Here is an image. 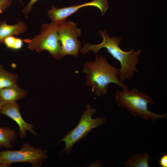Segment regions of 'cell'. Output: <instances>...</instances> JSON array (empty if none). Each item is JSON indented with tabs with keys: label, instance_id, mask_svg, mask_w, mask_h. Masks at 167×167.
Wrapping results in <instances>:
<instances>
[{
	"label": "cell",
	"instance_id": "6da1fadb",
	"mask_svg": "<svg viewBox=\"0 0 167 167\" xmlns=\"http://www.w3.org/2000/svg\"><path fill=\"white\" fill-rule=\"evenodd\" d=\"M99 33L103 37L102 42L97 45L84 43L83 47L80 50V53L85 54L90 51H92L96 55L101 49L106 48L113 58L120 63L119 79L122 81L127 79L130 80L134 76L135 72H139L136 66L139 62V57L142 49H141L135 51L131 48L129 52H124L118 46L122 40L120 37L113 36L110 37L106 31H100Z\"/></svg>",
	"mask_w": 167,
	"mask_h": 167
},
{
	"label": "cell",
	"instance_id": "7a4b0ae2",
	"mask_svg": "<svg viewBox=\"0 0 167 167\" xmlns=\"http://www.w3.org/2000/svg\"><path fill=\"white\" fill-rule=\"evenodd\" d=\"M82 71L86 74V85L92 87V91L100 97L106 95L108 85L113 83L122 89L128 88L119 78V69L110 65L101 55H96L93 62L85 61Z\"/></svg>",
	"mask_w": 167,
	"mask_h": 167
},
{
	"label": "cell",
	"instance_id": "3957f363",
	"mask_svg": "<svg viewBox=\"0 0 167 167\" xmlns=\"http://www.w3.org/2000/svg\"><path fill=\"white\" fill-rule=\"evenodd\" d=\"M115 98L118 105L127 110L133 116L153 121L167 118L166 113L158 114L148 110V104H153L154 101L145 92H139L135 88L118 90Z\"/></svg>",
	"mask_w": 167,
	"mask_h": 167
},
{
	"label": "cell",
	"instance_id": "277c9868",
	"mask_svg": "<svg viewBox=\"0 0 167 167\" xmlns=\"http://www.w3.org/2000/svg\"><path fill=\"white\" fill-rule=\"evenodd\" d=\"M58 21H52L44 24L41 27L40 34L31 39L24 40L27 43L28 49L38 53L46 50L56 59L63 58L61 44L57 30Z\"/></svg>",
	"mask_w": 167,
	"mask_h": 167
},
{
	"label": "cell",
	"instance_id": "5b68a950",
	"mask_svg": "<svg viewBox=\"0 0 167 167\" xmlns=\"http://www.w3.org/2000/svg\"><path fill=\"white\" fill-rule=\"evenodd\" d=\"M96 109L92 107L89 104L86 106V109L82 114L79 122L76 126L68 132L58 144L63 142L65 143V148L60 153H65L69 154L71 152L72 147L78 141L86 137L88 133L94 128L104 124L106 118L98 116L93 119L92 116L96 113Z\"/></svg>",
	"mask_w": 167,
	"mask_h": 167
},
{
	"label": "cell",
	"instance_id": "8992f818",
	"mask_svg": "<svg viewBox=\"0 0 167 167\" xmlns=\"http://www.w3.org/2000/svg\"><path fill=\"white\" fill-rule=\"evenodd\" d=\"M46 151L25 143L19 150L6 149L0 151V164L2 167L10 166L16 162H28L32 166H40L48 157Z\"/></svg>",
	"mask_w": 167,
	"mask_h": 167
},
{
	"label": "cell",
	"instance_id": "52a82bcc",
	"mask_svg": "<svg viewBox=\"0 0 167 167\" xmlns=\"http://www.w3.org/2000/svg\"><path fill=\"white\" fill-rule=\"evenodd\" d=\"M77 23L70 20L58 21L57 32L61 45L62 54L63 57L67 55L75 57L79 56V52L81 44L78 39L81 34V29L77 27Z\"/></svg>",
	"mask_w": 167,
	"mask_h": 167
},
{
	"label": "cell",
	"instance_id": "ba28073f",
	"mask_svg": "<svg viewBox=\"0 0 167 167\" xmlns=\"http://www.w3.org/2000/svg\"><path fill=\"white\" fill-rule=\"evenodd\" d=\"M87 6L97 7L101 11L102 16L106 13L109 8L107 0H93L82 4L61 8H57L53 4L48 10V15L52 21L66 19L68 17L75 13L80 8Z\"/></svg>",
	"mask_w": 167,
	"mask_h": 167
},
{
	"label": "cell",
	"instance_id": "9c48e42d",
	"mask_svg": "<svg viewBox=\"0 0 167 167\" xmlns=\"http://www.w3.org/2000/svg\"><path fill=\"white\" fill-rule=\"evenodd\" d=\"M19 107V104L16 102L3 105L0 111V114L9 117L18 124L20 129V136L21 138L26 137L27 131L33 135H37L38 133L33 129L34 125L27 123L22 118Z\"/></svg>",
	"mask_w": 167,
	"mask_h": 167
},
{
	"label": "cell",
	"instance_id": "30bf717a",
	"mask_svg": "<svg viewBox=\"0 0 167 167\" xmlns=\"http://www.w3.org/2000/svg\"><path fill=\"white\" fill-rule=\"evenodd\" d=\"M27 93L17 84L0 89V103L2 106L15 102L25 97Z\"/></svg>",
	"mask_w": 167,
	"mask_h": 167
},
{
	"label": "cell",
	"instance_id": "8fae6325",
	"mask_svg": "<svg viewBox=\"0 0 167 167\" xmlns=\"http://www.w3.org/2000/svg\"><path fill=\"white\" fill-rule=\"evenodd\" d=\"M6 21L0 22V43H2L6 37L18 35L25 33L27 26L25 23L19 20L16 24L13 25L7 24Z\"/></svg>",
	"mask_w": 167,
	"mask_h": 167
},
{
	"label": "cell",
	"instance_id": "7c38bea8",
	"mask_svg": "<svg viewBox=\"0 0 167 167\" xmlns=\"http://www.w3.org/2000/svg\"><path fill=\"white\" fill-rule=\"evenodd\" d=\"M151 156L146 152L140 154H132L124 162L125 167H149L148 161Z\"/></svg>",
	"mask_w": 167,
	"mask_h": 167
},
{
	"label": "cell",
	"instance_id": "4fadbf2b",
	"mask_svg": "<svg viewBox=\"0 0 167 167\" xmlns=\"http://www.w3.org/2000/svg\"><path fill=\"white\" fill-rule=\"evenodd\" d=\"M17 137L16 131L7 127H0V148L11 149Z\"/></svg>",
	"mask_w": 167,
	"mask_h": 167
},
{
	"label": "cell",
	"instance_id": "5bb4252c",
	"mask_svg": "<svg viewBox=\"0 0 167 167\" xmlns=\"http://www.w3.org/2000/svg\"><path fill=\"white\" fill-rule=\"evenodd\" d=\"M18 78L17 74L6 71L0 64V89L17 84Z\"/></svg>",
	"mask_w": 167,
	"mask_h": 167
},
{
	"label": "cell",
	"instance_id": "9a60e30c",
	"mask_svg": "<svg viewBox=\"0 0 167 167\" xmlns=\"http://www.w3.org/2000/svg\"><path fill=\"white\" fill-rule=\"evenodd\" d=\"M2 43L8 48L19 49H21L22 46L23 41L19 38L11 36L4 39Z\"/></svg>",
	"mask_w": 167,
	"mask_h": 167
},
{
	"label": "cell",
	"instance_id": "2e32d148",
	"mask_svg": "<svg viewBox=\"0 0 167 167\" xmlns=\"http://www.w3.org/2000/svg\"><path fill=\"white\" fill-rule=\"evenodd\" d=\"M12 2V0H0V13L6 10Z\"/></svg>",
	"mask_w": 167,
	"mask_h": 167
},
{
	"label": "cell",
	"instance_id": "e0dca14e",
	"mask_svg": "<svg viewBox=\"0 0 167 167\" xmlns=\"http://www.w3.org/2000/svg\"><path fill=\"white\" fill-rule=\"evenodd\" d=\"M38 0H31L26 7L22 11V12L27 15L30 12L32 9V7L34 3Z\"/></svg>",
	"mask_w": 167,
	"mask_h": 167
},
{
	"label": "cell",
	"instance_id": "ac0fdd59",
	"mask_svg": "<svg viewBox=\"0 0 167 167\" xmlns=\"http://www.w3.org/2000/svg\"><path fill=\"white\" fill-rule=\"evenodd\" d=\"M159 164L161 167H167V154H164L160 157Z\"/></svg>",
	"mask_w": 167,
	"mask_h": 167
},
{
	"label": "cell",
	"instance_id": "d6986e66",
	"mask_svg": "<svg viewBox=\"0 0 167 167\" xmlns=\"http://www.w3.org/2000/svg\"><path fill=\"white\" fill-rule=\"evenodd\" d=\"M90 166H101V165H102V163H101V162L98 161H95V162H94V163H92L91 165L90 164Z\"/></svg>",
	"mask_w": 167,
	"mask_h": 167
},
{
	"label": "cell",
	"instance_id": "ffe728a7",
	"mask_svg": "<svg viewBox=\"0 0 167 167\" xmlns=\"http://www.w3.org/2000/svg\"><path fill=\"white\" fill-rule=\"evenodd\" d=\"M2 107V106L1 105V104L0 103V111L1 110Z\"/></svg>",
	"mask_w": 167,
	"mask_h": 167
},
{
	"label": "cell",
	"instance_id": "44dd1931",
	"mask_svg": "<svg viewBox=\"0 0 167 167\" xmlns=\"http://www.w3.org/2000/svg\"><path fill=\"white\" fill-rule=\"evenodd\" d=\"M0 167H2V165L0 164Z\"/></svg>",
	"mask_w": 167,
	"mask_h": 167
}]
</instances>
